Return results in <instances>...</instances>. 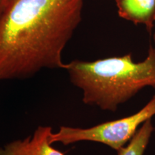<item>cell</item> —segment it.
<instances>
[{
  "label": "cell",
  "instance_id": "cell-8",
  "mask_svg": "<svg viewBox=\"0 0 155 155\" xmlns=\"http://www.w3.org/2000/svg\"><path fill=\"white\" fill-rule=\"evenodd\" d=\"M153 40H154V48L155 49V31H154V34H153Z\"/></svg>",
  "mask_w": 155,
  "mask_h": 155
},
{
  "label": "cell",
  "instance_id": "cell-9",
  "mask_svg": "<svg viewBox=\"0 0 155 155\" xmlns=\"http://www.w3.org/2000/svg\"><path fill=\"white\" fill-rule=\"evenodd\" d=\"M154 131H155V128H154Z\"/></svg>",
  "mask_w": 155,
  "mask_h": 155
},
{
  "label": "cell",
  "instance_id": "cell-7",
  "mask_svg": "<svg viewBox=\"0 0 155 155\" xmlns=\"http://www.w3.org/2000/svg\"><path fill=\"white\" fill-rule=\"evenodd\" d=\"M16 0H0V16L9 8Z\"/></svg>",
  "mask_w": 155,
  "mask_h": 155
},
{
  "label": "cell",
  "instance_id": "cell-5",
  "mask_svg": "<svg viewBox=\"0 0 155 155\" xmlns=\"http://www.w3.org/2000/svg\"><path fill=\"white\" fill-rule=\"evenodd\" d=\"M118 14L135 25H144L151 34L155 22V0H115Z\"/></svg>",
  "mask_w": 155,
  "mask_h": 155
},
{
  "label": "cell",
  "instance_id": "cell-1",
  "mask_svg": "<svg viewBox=\"0 0 155 155\" xmlns=\"http://www.w3.org/2000/svg\"><path fill=\"white\" fill-rule=\"evenodd\" d=\"M84 0H16L0 16V81L64 69L63 52Z\"/></svg>",
  "mask_w": 155,
  "mask_h": 155
},
{
  "label": "cell",
  "instance_id": "cell-6",
  "mask_svg": "<svg viewBox=\"0 0 155 155\" xmlns=\"http://www.w3.org/2000/svg\"><path fill=\"white\" fill-rule=\"evenodd\" d=\"M154 131L152 119L144 122L130 141L117 151L118 155H144Z\"/></svg>",
  "mask_w": 155,
  "mask_h": 155
},
{
  "label": "cell",
  "instance_id": "cell-3",
  "mask_svg": "<svg viewBox=\"0 0 155 155\" xmlns=\"http://www.w3.org/2000/svg\"><path fill=\"white\" fill-rule=\"evenodd\" d=\"M154 116L155 95L144 107L132 115L88 128L62 126L57 132H52L50 142L52 144L61 143L69 145L79 141H94L105 144L117 152L130 141L144 122Z\"/></svg>",
  "mask_w": 155,
  "mask_h": 155
},
{
  "label": "cell",
  "instance_id": "cell-2",
  "mask_svg": "<svg viewBox=\"0 0 155 155\" xmlns=\"http://www.w3.org/2000/svg\"><path fill=\"white\" fill-rule=\"evenodd\" d=\"M64 69L82 91L85 104L114 112L142 89L155 88V49L151 45L146 58L138 63L129 53L91 62L75 60Z\"/></svg>",
  "mask_w": 155,
  "mask_h": 155
},
{
  "label": "cell",
  "instance_id": "cell-4",
  "mask_svg": "<svg viewBox=\"0 0 155 155\" xmlns=\"http://www.w3.org/2000/svg\"><path fill=\"white\" fill-rule=\"evenodd\" d=\"M52 132V127L40 126L30 137L0 147V155H64L50 142Z\"/></svg>",
  "mask_w": 155,
  "mask_h": 155
}]
</instances>
